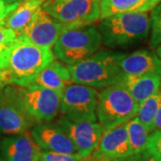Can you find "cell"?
I'll use <instances>...</instances> for the list:
<instances>
[{
  "mask_svg": "<svg viewBox=\"0 0 161 161\" xmlns=\"http://www.w3.org/2000/svg\"><path fill=\"white\" fill-rule=\"evenodd\" d=\"M124 83L133 99L140 104L160 90L161 75H126Z\"/></svg>",
  "mask_w": 161,
  "mask_h": 161,
  "instance_id": "cell-17",
  "label": "cell"
},
{
  "mask_svg": "<svg viewBox=\"0 0 161 161\" xmlns=\"http://www.w3.org/2000/svg\"><path fill=\"white\" fill-rule=\"evenodd\" d=\"M138 106L124 81L106 87L98 93L96 107L97 121L103 132L125 124L134 117Z\"/></svg>",
  "mask_w": 161,
  "mask_h": 161,
  "instance_id": "cell-4",
  "label": "cell"
},
{
  "mask_svg": "<svg viewBox=\"0 0 161 161\" xmlns=\"http://www.w3.org/2000/svg\"><path fill=\"white\" fill-rule=\"evenodd\" d=\"M23 106L35 123L50 122L60 110L61 94L39 84L17 87Z\"/></svg>",
  "mask_w": 161,
  "mask_h": 161,
  "instance_id": "cell-7",
  "label": "cell"
},
{
  "mask_svg": "<svg viewBox=\"0 0 161 161\" xmlns=\"http://www.w3.org/2000/svg\"><path fill=\"white\" fill-rule=\"evenodd\" d=\"M150 24V44L152 47H157L161 45V1L151 10Z\"/></svg>",
  "mask_w": 161,
  "mask_h": 161,
  "instance_id": "cell-23",
  "label": "cell"
},
{
  "mask_svg": "<svg viewBox=\"0 0 161 161\" xmlns=\"http://www.w3.org/2000/svg\"><path fill=\"white\" fill-rule=\"evenodd\" d=\"M126 132L132 154L146 149L150 132L136 115L126 123Z\"/></svg>",
  "mask_w": 161,
  "mask_h": 161,
  "instance_id": "cell-20",
  "label": "cell"
},
{
  "mask_svg": "<svg viewBox=\"0 0 161 161\" xmlns=\"http://www.w3.org/2000/svg\"><path fill=\"white\" fill-rule=\"evenodd\" d=\"M41 149L29 131L9 135L0 142V161H40Z\"/></svg>",
  "mask_w": 161,
  "mask_h": 161,
  "instance_id": "cell-14",
  "label": "cell"
},
{
  "mask_svg": "<svg viewBox=\"0 0 161 161\" xmlns=\"http://www.w3.org/2000/svg\"><path fill=\"white\" fill-rule=\"evenodd\" d=\"M161 0H100L99 20L116 14L149 12Z\"/></svg>",
  "mask_w": 161,
  "mask_h": 161,
  "instance_id": "cell-18",
  "label": "cell"
},
{
  "mask_svg": "<svg viewBox=\"0 0 161 161\" xmlns=\"http://www.w3.org/2000/svg\"><path fill=\"white\" fill-rule=\"evenodd\" d=\"M125 54L112 52L94 53L80 62L68 65L71 81L102 89L125 80L126 75L120 67Z\"/></svg>",
  "mask_w": 161,
  "mask_h": 161,
  "instance_id": "cell-1",
  "label": "cell"
},
{
  "mask_svg": "<svg viewBox=\"0 0 161 161\" xmlns=\"http://www.w3.org/2000/svg\"><path fill=\"white\" fill-rule=\"evenodd\" d=\"M125 161H158L147 149L127 157Z\"/></svg>",
  "mask_w": 161,
  "mask_h": 161,
  "instance_id": "cell-26",
  "label": "cell"
},
{
  "mask_svg": "<svg viewBox=\"0 0 161 161\" xmlns=\"http://www.w3.org/2000/svg\"><path fill=\"white\" fill-rule=\"evenodd\" d=\"M56 124L68 135L82 158L91 156L103 133L98 121L72 120L62 115Z\"/></svg>",
  "mask_w": 161,
  "mask_h": 161,
  "instance_id": "cell-10",
  "label": "cell"
},
{
  "mask_svg": "<svg viewBox=\"0 0 161 161\" xmlns=\"http://www.w3.org/2000/svg\"><path fill=\"white\" fill-rule=\"evenodd\" d=\"M18 40L17 34L0 21V68L6 70L9 56Z\"/></svg>",
  "mask_w": 161,
  "mask_h": 161,
  "instance_id": "cell-22",
  "label": "cell"
},
{
  "mask_svg": "<svg viewBox=\"0 0 161 161\" xmlns=\"http://www.w3.org/2000/svg\"><path fill=\"white\" fill-rule=\"evenodd\" d=\"M150 29L147 12L116 14L100 20L102 42L109 47H125L144 40Z\"/></svg>",
  "mask_w": 161,
  "mask_h": 161,
  "instance_id": "cell-2",
  "label": "cell"
},
{
  "mask_svg": "<svg viewBox=\"0 0 161 161\" xmlns=\"http://www.w3.org/2000/svg\"><path fill=\"white\" fill-rule=\"evenodd\" d=\"M55 1H57V2H60V1H64V0H55Z\"/></svg>",
  "mask_w": 161,
  "mask_h": 161,
  "instance_id": "cell-33",
  "label": "cell"
},
{
  "mask_svg": "<svg viewBox=\"0 0 161 161\" xmlns=\"http://www.w3.org/2000/svg\"><path fill=\"white\" fill-rule=\"evenodd\" d=\"M54 58L50 47L36 46L18 37L5 70L9 83L23 87L31 85L36 75Z\"/></svg>",
  "mask_w": 161,
  "mask_h": 161,
  "instance_id": "cell-3",
  "label": "cell"
},
{
  "mask_svg": "<svg viewBox=\"0 0 161 161\" xmlns=\"http://www.w3.org/2000/svg\"><path fill=\"white\" fill-rule=\"evenodd\" d=\"M161 100V89L155 94L150 96L148 98L143 100L142 103L139 104L138 110L136 116L143 124L145 127L149 130V132H152V125L155 117L158 104Z\"/></svg>",
  "mask_w": 161,
  "mask_h": 161,
  "instance_id": "cell-21",
  "label": "cell"
},
{
  "mask_svg": "<svg viewBox=\"0 0 161 161\" xmlns=\"http://www.w3.org/2000/svg\"><path fill=\"white\" fill-rule=\"evenodd\" d=\"M31 134L41 150L62 154L79 155L74 142L57 124H50L49 122L38 123L31 129Z\"/></svg>",
  "mask_w": 161,
  "mask_h": 161,
  "instance_id": "cell-13",
  "label": "cell"
},
{
  "mask_svg": "<svg viewBox=\"0 0 161 161\" xmlns=\"http://www.w3.org/2000/svg\"><path fill=\"white\" fill-rule=\"evenodd\" d=\"M44 2L45 0H23L17 8L4 19V23L17 36L20 35L31 23Z\"/></svg>",
  "mask_w": 161,
  "mask_h": 161,
  "instance_id": "cell-19",
  "label": "cell"
},
{
  "mask_svg": "<svg viewBox=\"0 0 161 161\" xmlns=\"http://www.w3.org/2000/svg\"><path fill=\"white\" fill-rule=\"evenodd\" d=\"M20 3L16 2V3L7 4L3 0H0V21L4 20L8 14H10L14 10H15Z\"/></svg>",
  "mask_w": 161,
  "mask_h": 161,
  "instance_id": "cell-27",
  "label": "cell"
},
{
  "mask_svg": "<svg viewBox=\"0 0 161 161\" xmlns=\"http://www.w3.org/2000/svg\"><path fill=\"white\" fill-rule=\"evenodd\" d=\"M101 43V35L95 26L65 30L53 45L52 53L55 58L70 65L93 55Z\"/></svg>",
  "mask_w": 161,
  "mask_h": 161,
  "instance_id": "cell-5",
  "label": "cell"
},
{
  "mask_svg": "<svg viewBox=\"0 0 161 161\" xmlns=\"http://www.w3.org/2000/svg\"><path fill=\"white\" fill-rule=\"evenodd\" d=\"M69 81H71L69 68L58 61L52 60L36 75L31 84L46 87L62 95Z\"/></svg>",
  "mask_w": 161,
  "mask_h": 161,
  "instance_id": "cell-16",
  "label": "cell"
},
{
  "mask_svg": "<svg viewBox=\"0 0 161 161\" xmlns=\"http://www.w3.org/2000/svg\"><path fill=\"white\" fill-rule=\"evenodd\" d=\"M3 1L7 3V4H12V3H16V2L20 3V2H22L23 0H3Z\"/></svg>",
  "mask_w": 161,
  "mask_h": 161,
  "instance_id": "cell-31",
  "label": "cell"
},
{
  "mask_svg": "<svg viewBox=\"0 0 161 161\" xmlns=\"http://www.w3.org/2000/svg\"><path fill=\"white\" fill-rule=\"evenodd\" d=\"M131 155L125 123L104 132L89 158L91 161H112Z\"/></svg>",
  "mask_w": 161,
  "mask_h": 161,
  "instance_id": "cell-12",
  "label": "cell"
},
{
  "mask_svg": "<svg viewBox=\"0 0 161 161\" xmlns=\"http://www.w3.org/2000/svg\"><path fill=\"white\" fill-rule=\"evenodd\" d=\"M35 124L23 106L17 87L4 88L0 92V133L17 134L29 131Z\"/></svg>",
  "mask_w": 161,
  "mask_h": 161,
  "instance_id": "cell-8",
  "label": "cell"
},
{
  "mask_svg": "<svg viewBox=\"0 0 161 161\" xmlns=\"http://www.w3.org/2000/svg\"><path fill=\"white\" fill-rule=\"evenodd\" d=\"M40 161H89V158H82L79 155L56 153L41 150Z\"/></svg>",
  "mask_w": 161,
  "mask_h": 161,
  "instance_id": "cell-24",
  "label": "cell"
},
{
  "mask_svg": "<svg viewBox=\"0 0 161 161\" xmlns=\"http://www.w3.org/2000/svg\"><path fill=\"white\" fill-rule=\"evenodd\" d=\"M156 53H157L156 55L158 56V58L161 60V45H159V46H158L156 47Z\"/></svg>",
  "mask_w": 161,
  "mask_h": 161,
  "instance_id": "cell-30",
  "label": "cell"
},
{
  "mask_svg": "<svg viewBox=\"0 0 161 161\" xmlns=\"http://www.w3.org/2000/svg\"><path fill=\"white\" fill-rule=\"evenodd\" d=\"M89 161H91V160H90V158H89Z\"/></svg>",
  "mask_w": 161,
  "mask_h": 161,
  "instance_id": "cell-34",
  "label": "cell"
},
{
  "mask_svg": "<svg viewBox=\"0 0 161 161\" xmlns=\"http://www.w3.org/2000/svg\"><path fill=\"white\" fill-rule=\"evenodd\" d=\"M146 149L155 157L158 161H161V130L150 133Z\"/></svg>",
  "mask_w": 161,
  "mask_h": 161,
  "instance_id": "cell-25",
  "label": "cell"
},
{
  "mask_svg": "<svg viewBox=\"0 0 161 161\" xmlns=\"http://www.w3.org/2000/svg\"><path fill=\"white\" fill-rule=\"evenodd\" d=\"M65 30L64 24L50 16L41 7L28 27L18 37L36 46L51 48Z\"/></svg>",
  "mask_w": 161,
  "mask_h": 161,
  "instance_id": "cell-11",
  "label": "cell"
},
{
  "mask_svg": "<svg viewBox=\"0 0 161 161\" xmlns=\"http://www.w3.org/2000/svg\"><path fill=\"white\" fill-rule=\"evenodd\" d=\"M120 67L125 75H161V60L153 52L142 49L131 55H125Z\"/></svg>",
  "mask_w": 161,
  "mask_h": 161,
  "instance_id": "cell-15",
  "label": "cell"
},
{
  "mask_svg": "<svg viewBox=\"0 0 161 161\" xmlns=\"http://www.w3.org/2000/svg\"><path fill=\"white\" fill-rule=\"evenodd\" d=\"M125 158H122V159H115V160H112V161H125Z\"/></svg>",
  "mask_w": 161,
  "mask_h": 161,
  "instance_id": "cell-32",
  "label": "cell"
},
{
  "mask_svg": "<svg viewBox=\"0 0 161 161\" xmlns=\"http://www.w3.org/2000/svg\"><path fill=\"white\" fill-rule=\"evenodd\" d=\"M98 92L92 87L82 84L66 85L61 96L60 112L72 120L97 121Z\"/></svg>",
  "mask_w": 161,
  "mask_h": 161,
  "instance_id": "cell-9",
  "label": "cell"
},
{
  "mask_svg": "<svg viewBox=\"0 0 161 161\" xmlns=\"http://www.w3.org/2000/svg\"><path fill=\"white\" fill-rule=\"evenodd\" d=\"M100 0H64L47 2L42 7L66 30L85 27L99 19Z\"/></svg>",
  "mask_w": 161,
  "mask_h": 161,
  "instance_id": "cell-6",
  "label": "cell"
},
{
  "mask_svg": "<svg viewBox=\"0 0 161 161\" xmlns=\"http://www.w3.org/2000/svg\"><path fill=\"white\" fill-rule=\"evenodd\" d=\"M8 83H9V80H8V77H7L6 71L5 70H2L0 68V92Z\"/></svg>",
  "mask_w": 161,
  "mask_h": 161,
  "instance_id": "cell-29",
  "label": "cell"
},
{
  "mask_svg": "<svg viewBox=\"0 0 161 161\" xmlns=\"http://www.w3.org/2000/svg\"><path fill=\"white\" fill-rule=\"evenodd\" d=\"M159 130H161V100L158 104V110H157V113L153 120V125H152V132L159 131Z\"/></svg>",
  "mask_w": 161,
  "mask_h": 161,
  "instance_id": "cell-28",
  "label": "cell"
}]
</instances>
